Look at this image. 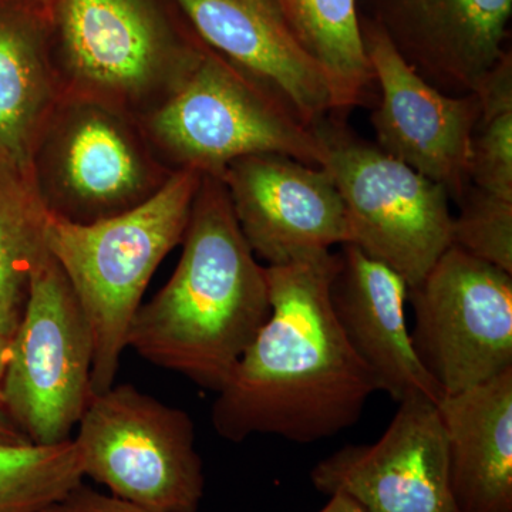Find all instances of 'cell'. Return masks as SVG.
Masks as SVG:
<instances>
[{
    "label": "cell",
    "mask_w": 512,
    "mask_h": 512,
    "mask_svg": "<svg viewBox=\"0 0 512 512\" xmlns=\"http://www.w3.org/2000/svg\"><path fill=\"white\" fill-rule=\"evenodd\" d=\"M338 266L333 251L266 266L271 315L212 406V426L222 439H330L355 426L379 392L333 312L330 285Z\"/></svg>",
    "instance_id": "1"
},
{
    "label": "cell",
    "mask_w": 512,
    "mask_h": 512,
    "mask_svg": "<svg viewBox=\"0 0 512 512\" xmlns=\"http://www.w3.org/2000/svg\"><path fill=\"white\" fill-rule=\"evenodd\" d=\"M181 244L174 274L134 316L127 348L218 393L271 315L266 266L212 175H202Z\"/></svg>",
    "instance_id": "2"
},
{
    "label": "cell",
    "mask_w": 512,
    "mask_h": 512,
    "mask_svg": "<svg viewBox=\"0 0 512 512\" xmlns=\"http://www.w3.org/2000/svg\"><path fill=\"white\" fill-rule=\"evenodd\" d=\"M201 178L198 171H174L143 204L92 224L47 215V251L92 332L94 394L116 383L128 330L158 266L183 242Z\"/></svg>",
    "instance_id": "3"
},
{
    "label": "cell",
    "mask_w": 512,
    "mask_h": 512,
    "mask_svg": "<svg viewBox=\"0 0 512 512\" xmlns=\"http://www.w3.org/2000/svg\"><path fill=\"white\" fill-rule=\"evenodd\" d=\"M63 96L140 120L197 66L207 46L171 0H49Z\"/></svg>",
    "instance_id": "4"
},
{
    "label": "cell",
    "mask_w": 512,
    "mask_h": 512,
    "mask_svg": "<svg viewBox=\"0 0 512 512\" xmlns=\"http://www.w3.org/2000/svg\"><path fill=\"white\" fill-rule=\"evenodd\" d=\"M171 170L221 178L238 158L284 154L322 167L325 151L268 87L207 46L183 82L138 120Z\"/></svg>",
    "instance_id": "5"
},
{
    "label": "cell",
    "mask_w": 512,
    "mask_h": 512,
    "mask_svg": "<svg viewBox=\"0 0 512 512\" xmlns=\"http://www.w3.org/2000/svg\"><path fill=\"white\" fill-rule=\"evenodd\" d=\"M174 171L138 120L100 101L62 96L37 141L33 185L49 214L76 224L143 204Z\"/></svg>",
    "instance_id": "6"
},
{
    "label": "cell",
    "mask_w": 512,
    "mask_h": 512,
    "mask_svg": "<svg viewBox=\"0 0 512 512\" xmlns=\"http://www.w3.org/2000/svg\"><path fill=\"white\" fill-rule=\"evenodd\" d=\"M338 185L349 242L419 284L453 245L450 195L443 185L357 137L332 113L312 127Z\"/></svg>",
    "instance_id": "7"
},
{
    "label": "cell",
    "mask_w": 512,
    "mask_h": 512,
    "mask_svg": "<svg viewBox=\"0 0 512 512\" xmlns=\"http://www.w3.org/2000/svg\"><path fill=\"white\" fill-rule=\"evenodd\" d=\"M76 430L83 477L148 512L200 511L204 467L184 410L114 383L93 394Z\"/></svg>",
    "instance_id": "8"
},
{
    "label": "cell",
    "mask_w": 512,
    "mask_h": 512,
    "mask_svg": "<svg viewBox=\"0 0 512 512\" xmlns=\"http://www.w3.org/2000/svg\"><path fill=\"white\" fill-rule=\"evenodd\" d=\"M89 323L60 266L47 252L9 340L2 406L30 443L52 446L72 431L93 397Z\"/></svg>",
    "instance_id": "9"
},
{
    "label": "cell",
    "mask_w": 512,
    "mask_h": 512,
    "mask_svg": "<svg viewBox=\"0 0 512 512\" xmlns=\"http://www.w3.org/2000/svg\"><path fill=\"white\" fill-rule=\"evenodd\" d=\"M407 299L414 350L444 396L512 369V274L451 245Z\"/></svg>",
    "instance_id": "10"
},
{
    "label": "cell",
    "mask_w": 512,
    "mask_h": 512,
    "mask_svg": "<svg viewBox=\"0 0 512 512\" xmlns=\"http://www.w3.org/2000/svg\"><path fill=\"white\" fill-rule=\"evenodd\" d=\"M362 33L380 89L372 116L376 146L460 200L471 187L468 163L480 99L476 93L451 96L431 86L403 59L376 20H362Z\"/></svg>",
    "instance_id": "11"
},
{
    "label": "cell",
    "mask_w": 512,
    "mask_h": 512,
    "mask_svg": "<svg viewBox=\"0 0 512 512\" xmlns=\"http://www.w3.org/2000/svg\"><path fill=\"white\" fill-rule=\"evenodd\" d=\"M221 180L242 234L266 266L305 261L349 242L345 204L325 167L254 154L232 161Z\"/></svg>",
    "instance_id": "12"
},
{
    "label": "cell",
    "mask_w": 512,
    "mask_h": 512,
    "mask_svg": "<svg viewBox=\"0 0 512 512\" xmlns=\"http://www.w3.org/2000/svg\"><path fill=\"white\" fill-rule=\"evenodd\" d=\"M311 481L319 493L349 495L367 512H453L439 404L404 399L379 440L323 458Z\"/></svg>",
    "instance_id": "13"
},
{
    "label": "cell",
    "mask_w": 512,
    "mask_h": 512,
    "mask_svg": "<svg viewBox=\"0 0 512 512\" xmlns=\"http://www.w3.org/2000/svg\"><path fill=\"white\" fill-rule=\"evenodd\" d=\"M205 46L268 87L313 127L339 111L325 70L293 35L278 0H171Z\"/></svg>",
    "instance_id": "14"
},
{
    "label": "cell",
    "mask_w": 512,
    "mask_h": 512,
    "mask_svg": "<svg viewBox=\"0 0 512 512\" xmlns=\"http://www.w3.org/2000/svg\"><path fill=\"white\" fill-rule=\"evenodd\" d=\"M376 20L431 86L476 93L505 55L512 0H377Z\"/></svg>",
    "instance_id": "15"
},
{
    "label": "cell",
    "mask_w": 512,
    "mask_h": 512,
    "mask_svg": "<svg viewBox=\"0 0 512 512\" xmlns=\"http://www.w3.org/2000/svg\"><path fill=\"white\" fill-rule=\"evenodd\" d=\"M338 255L330 302L350 348L375 377L379 392L396 403L424 396L439 404L443 389L421 365L407 328L406 281L355 245H342Z\"/></svg>",
    "instance_id": "16"
},
{
    "label": "cell",
    "mask_w": 512,
    "mask_h": 512,
    "mask_svg": "<svg viewBox=\"0 0 512 512\" xmlns=\"http://www.w3.org/2000/svg\"><path fill=\"white\" fill-rule=\"evenodd\" d=\"M62 96L47 5L0 0V165L32 185L37 141Z\"/></svg>",
    "instance_id": "17"
},
{
    "label": "cell",
    "mask_w": 512,
    "mask_h": 512,
    "mask_svg": "<svg viewBox=\"0 0 512 512\" xmlns=\"http://www.w3.org/2000/svg\"><path fill=\"white\" fill-rule=\"evenodd\" d=\"M456 510L512 512V369L439 403Z\"/></svg>",
    "instance_id": "18"
},
{
    "label": "cell",
    "mask_w": 512,
    "mask_h": 512,
    "mask_svg": "<svg viewBox=\"0 0 512 512\" xmlns=\"http://www.w3.org/2000/svg\"><path fill=\"white\" fill-rule=\"evenodd\" d=\"M293 35L328 74L339 111L362 103L373 80L357 0H278Z\"/></svg>",
    "instance_id": "19"
},
{
    "label": "cell",
    "mask_w": 512,
    "mask_h": 512,
    "mask_svg": "<svg viewBox=\"0 0 512 512\" xmlns=\"http://www.w3.org/2000/svg\"><path fill=\"white\" fill-rule=\"evenodd\" d=\"M47 215L35 187L0 165V336L6 340L25 312L33 272L49 252Z\"/></svg>",
    "instance_id": "20"
},
{
    "label": "cell",
    "mask_w": 512,
    "mask_h": 512,
    "mask_svg": "<svg viewBox=\"0 0 512 512\" xmlns=\"http://www.w3.org/2000/svg\"><path fill=\"white\" fill-rule=\"evenodd\" d=\"M73 439L0 444V512H42L83 483Z\"/></svg>",
    "instance_id": "21"
},
{
    "label": "cell",
    "mask_w": 512,
    "mask_h": 512,
    "mask_svg": "<svg viewBox=\"0 0 512 512\" xmlns=\"http://www.w3.org/2000/svg\"><path fill=\"white\" fill-rule=\"evenodd\" d=\"M481 116L471 141L468 178L478 190L512 201V57L505 53L476 92Z\"/></svg>",
    "instance_id": "22"
},
{
    "label": "cell",
    "mask_w": 512,
    "mask_h": 512,
    "mask_svg": "<svg viewBox=\"0 0 512 512\" xmlns=\"http://www.w3.org/2000/svg\"><path fill=\"white\" fill-rule=\"evenodd\" d=\"M458 202L454 247L512 274V201L471 185Z\"/></svg>",
    "instance_id": "23"
},
{
    "label": "cell",
    "mask_w": 512,
    "mask_h": 512,
    "mask_svg": "<svg viewBox=\"0 0 512 512\" xmlns=\"http://www.w3.org/2000/svg\"><path fill=\"white\" fill-rule=\"evenodd\" d=\"M42 512H148L111 494L80 483Z\"/></svg>",
    "instance_id": "24"
},
{
    "label": "cell",
    "mask_w": 512,
    "mask_h": 512,
    "mask_svg": "<svg viewBox=\"0 0 512 512\" xmlns=\"http://www.w3.org/2000/svg\"><path fill=\"white\" fill-rule=\"evenodd\" d=\"M30 443L28 437L10 419L6 410L0 406V444H26Z\"/></svg>",
    "instance_id": "25"
},
{
    "label": "cell",
    "mask_w": 512,
    "mask_h": 512,
    "mask_svg": "<svg viewBox=\"0 0 512 512\" xmlns=\"http://www.w3.org/2000/svg\"><path fill=\"white\" fill-rule=\"evenodd\" d=\"M319 512H367L357 501L346 494L330 495V501Z\"/></svg>",
    "instance_id": "26"
},
{
    "label": "cell",
    "mask_w": 512,
    "mask_h": 512,
    "mask_svg": "<svg viewBox=\"0 0 512 512\" xmlns=\"http://www.w3.org/2000/svg\"><path fill=\"white\" fill-rule=\"evenodd\" d=\"M8 350L9 340L0 336V406H2V383L3 375H5L6 363H8Z\"/></svg>",
    "instance_id": "27"
},
{
    "label": "cell",
    "mask_w": 512,
    "mask_h": 512,
    "mask_svg": "<svg viewBox=\"0 0 512 512\" xmlns=\"http://www.w3.org/2000/svg\"><path fill=\"white\" fill-rule=\"evenodd\" d=\"M40 2L45 3V5H47V2H49V0H40Z\"/></svg>",
    "instance_id": "28"
},
{
    "label": "cell",
    "mask_w": 512,
    "mask_h": 512,
    "mask_svg": "<svg viewBox=\"0 0 512 512\" xmlns=\"http://www.w3.org/2000/svg\"><path fill=\"white\" fill-rule=\"evenodd\" d=\"M453 512H464V511H460V510H454Z\"/></svg>",
    "instance_id": "29"
}]
</instances>
